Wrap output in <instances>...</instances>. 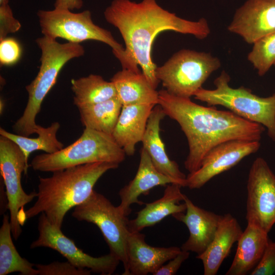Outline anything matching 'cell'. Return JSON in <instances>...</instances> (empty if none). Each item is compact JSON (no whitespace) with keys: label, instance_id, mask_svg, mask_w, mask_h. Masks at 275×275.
Masks as SVG:
<instances>
[{"label":"cell","instance_id":"32","mask_svg":"<svg viewBox=\"0 0 275 275\" xmlns=\"http://www.w3.org/2000/svg\"><path fill=\"white\" fill-rule=\"evenodd\" d=\"M275 272V241L269 239L263 254L251 275H271Z\"/></svg>","mask_w":275,"mask_h":275},{"label":"cell","instance_id":"5","mask_svg":"<svg viewBox=\"0 0 275 275\" xmlns=\"http://www.w3.org/2000/svg\"><path fill=\"white\" fill-rule=\"evenodd\" d=\"M37 15L44 36L55 40L60 38L78 43L86 40L103 42L112 48L122 69L135 70L138 68L137 64L112 33L94 23L89 10L73 13L67 9L54 8L51 10H40Z\"/></svg>","mask_w":275,"mask_h":275},{"label":"cell","instance_id":"4","mask_svg":"<svg viewBox=\"0 0 275 275\" xmlns=\"http://www.w3.org/2000/svg\"><path fill=\"white\" fill-rule=\"evenodd\" d=\"M36 42L41 51V65L35 79L25 87L28 101L22 115L13 125L15 133L27 137L36 133V116L62 68L69 61L83 56L85 52L83 46L78 43H60L44 36Z\"/></svg>","mask_w":275,"mask_h":275},{"label":"cell","instance_id":"12","mask_svg":"<svg viewBox=\"0 0 275 275\" xmlns=\"http://www.w3.org/2000/svg\"><path fill=\"white\" fill-rule=\"evenodd\" d=\"M38 238L32 242L30 248H48L57 251L68 262L79 268L88 269L102 275L113 274L120 260L113 254L94 257L84 252L72 240L65 236L59 228L52 225L42 213L39 217Z\"/></svg>","mask_w":275,"mask_h":275},{"label":"cell","instance_id":"10","mask_svg":"<svg viewBox=\"0 0 275 275\" xmlns=\"http://www.w3.org/2000/svg\"><path fill=\"white\" fill-rule=\"evenodd\" d=\"M29 164L18 146L4 136H0V172L6 188L7 209L10 213L12 234L17 240L26 218L24 206L37 197V192L26 194L21 183L22 173H27Z\"/></svg>","mask_w":275,"mask_h":275},{"label":"cell","instance_id":"14","mask_svg":"<svg viewBox=\"0 0 275 275\" xmlns=\"http://www.w3.org/2000/svg\"><path fill=\"white\" fill-rule=\"evenodd\" d=\"M228 30L248 44L275 32V0H248L239 8Z\"/></svg>","mask_w":275,"mask_h":275},{"label":"cell","instance_id":"13","mask_svg":"<svg viewBox=\"0 0 275 275\" xmlns=\"http://www.w3.org/2000/svg\"><path fill=\"white\" fill-rule=\"evenodd\" d=\"M260 141L233 140L211 149L203 158L200 167L186 176V187L198 189L214 177L226 172L242 159L258 151Z\"/></svg>","mask_w":275,"mask_h":275},{"label":"cell","instance_id":"28","mask_svg":"<svg viewBox=\"0 0 275 275\" xmlns=\"http://www.w3.org/2000/svg\"><path fill=\"white\" fill-rule=\"evenodd\" d=\"M253 44L248 60L262 76L275 63V32L260 38Z\"/></svg>","mask_w":275,"mask_h":275},{"label":"cell","instance_id":"29","mask_svg":"<svg viewBox=\"0 0 275 275\" xmlns=\"http://www.w3.org/2000/svg\"><path fill=\"white\" fill-rule=\"evenodd\" d=\"M39 275H90L91 271L79 268L67 262L54 261L48 264H35Z\"/></svg>","mask_w":275,"mask_h":275},{"label":"cell","instance_id":"6","mask_svg":"<svg viewBox=\"0 0 275 275\" xmlns=\"http://www.w3.org/2000/svg\"><path fill=\"white\" fill-rule=\"evenodd\" d=\"M125 155L112 134L85 128L81 136L72 144L57 152L36 156L31 166L35 171L54 172L98 162L119 164Z\"/></svg>","mask_w":275,"mask_h":275},{"label":"cell","instance_id":"27","mask_svg":"<svg viewBox=\"0 0 275 275\" xmlns=\"http://www.w3.org/2000/svg\"><path fill=\"white\" fill-rule=\"evenodd\" d=\"M60 128V124L58 122L52 123L47 127L38 125L36 131L38 136L35 138L12 133L3 128H0V135L12 140L18 146L28 163L29 157L34 151L41 150L46 153H53L64 148V144L57 137Z\"/></svg>","mask_w":275,"mask_h":275},{"label":"cell","instance_id":"25","mask_svg":"<svg viewBox=\"0 0 275 275\" xmlns=\"http://www.w3.org/2000/svg\"><path fill=\"white\" fill-rule=\"evenodd\" d=\"M10 216L4 215L0 228V275L19 272L21 275H38L35 264L22 258L12 238Z\"/></svg>","mask_w":275,"mask_h":275},{"label":"cell","instance_id":"2","mask_svg":"<svg viewBox=\"0 0 275 275\" xmlns=\"http://www.w3.org/2000/svg\"><path fill=\"white\" fill-rule=\"evenodd\" d=\"M158 94V104L166 116L179 124L186 137L189 152L184 167L189 173L200 167L205 155L217 145L233 140L260 141L265 129L230 111L201 105L165 89Z\"/></svg>","mask_w":275,"mask_h":275},{"label":"cell","instance_id":"33","mask_svg":"<svg viewBox=\"0 0 275 275\" xmlns=\"http://www.w3.org/2000/svg\"><path fill=\"white\" fill-rule=\"evenodd\" d=\"M189 256V252L181 250L176 257L170 260L167 264L162 265L153 275L175 274Z\"/></svg>","mask_w":275,"mask_h":275},{"label":"cell","instance_id":"3","mask_svg":"<svg viewBox=\"0 0 275 275\" xmlns=\"http://www.w3.org/2000/svg\"><path fill=\"white\" fill-rule=\"evenodd\" d=\"M119 164L98 162L55 171L51 176L39 177L37 200L25 211L26 219L44 213L48 221L61 229L66 213L85 201L98 179Z\"/></svg>","mask_w":275,"mask_h":275},{"label":"cell","instance_id":"17","mask_svg":"<svg viewBox=\"0 0 275 275\" xmlns=\"http://www.w3.org/2000/svg\"><path fill=\"white\" fill-rule=\"evenodd\" d=\"M140 232H129L127 237L128 269L127 275L153 274L167 261L181 251L177 246L154 247L145 241Z\"/></svg>","mask_w":275,"mask_h":275},{"label":"cell","instance_id":"23","mask_svg":"<svg viewBox=\"0 0 275 275\" xmlns=\"http://www.w3.org/2000/svg\"><path fill=\"white\" fill-rule=\"evenodd\" d=\"M123 105H157L159 94L141 71L122 69L111 79Z\"/></svg>","mask_w":275,"mask_h":275},{"label":"cell","instance_id":"7","mask_svg":"<svg viewBox=\"0 0 275 275\" xmlns=\"http://www.w3.org/2000/svg\"><path fill=\"white\" fill-rule=\"evenodd\" d=\"M230 77L225 70L214 80V89L201 88L195 98L208 106L221 105L236 115L265 126L267 135L275 142V93L262 97L253 94L249 88L230 86Z\"/></svg>","mask_w":275,"mask_h":275},{"label":"cell","instance_id":"34","mask_svg":"<svg viewBox=\"0 0 275 275\" xmlns=\"http://www.w3.org/2000/svg\"><path fill=\"white\" fill-rule=\"evenodd\" d=\"M83 5L82 0H56L54 8L73 10L80 9Z\"/></svg>","mask_w":275,"mask_h":275},{"label":"cell","instance_id":"19","mask_svg":"<svg viewBox=\"0 0 275 275\" xmlns=\"http://www.w3.org/2000/svg\"><path fill=\"white\" fill-rule=\"evenodd\" d=\"M155 106L153 104L123 105L112 136L126 155H133L136 144L142 142L149 117Z\"/></svg>","mask_w":275,"mask_h":275},{"label":"cell","instance_id":"21","mask_svg":"<svg viewBox=\"0 0 275 275\" xmlns=\"http://www.w3.org/2000/svg\"><path fill=\"white\" fill-rule=\"evenodd\" d=\"M182 187L176 183L167 185L161 198L146 204L145 207L136 213L135 218L128 220L129 231L140 232L146 227L155 225L170 215L185 212V203H180L183 201L185 196L181 191Z\"/></svg>","mask_w":275,"mask_h":275},{"label":"cell","instance_id":"16","mask_svg":"<svg viewBox=\"0 0 275 275\" xmlns=\"http://www.w3.org/2000/svg\"><path fill=\"white\" fill-rule=\"evenodd\" d=\"M176 183L184 187L182 182L158 171L154 166L147 151L142 148L140 152L139 168L134 178L119 191L121 202L118 208L127 216L131 212L130 206L134 203L142 205L139 200L141 195H146L153 187Z\"/></svg>","mask_w":275,"mask_h":275},{"label":"cell","instance_id":"15","mask_svg":"<svg viewBox=\"0 0 275 275\" xmlns=\"http://www.w3.org/2000/svg\"><path fill=\"white\" fill-rule=\"evenodd\" d=\"M185 213L173 216L187 227L189 236L182 245L181 250L201 254L213 240L223 215L206 210L196 205L185 195Z\"/></svg>","mask_w":275,"mask_h":275},{"label":"cell","instance_id":"11","mask_svg":"<svg viewBox=\"0 0 275 275\" xmlns=\"http://www.w3.org/2000/svg\"><path fill=\"white\" fill-rule=\"evenodd\" d=\"M246 219L268 234L275 224V175L266 161H253L247 182Z\"/></svg>","mask_w":275,"mask_h":275},{"label":"cell","instance_id":"31","mask_svg":"<svg viewBox=\"0 0 275 275\" xmlns=\"http://www.w3.org/2000/svg\"><path fill=\"white\" fill-rule=\"evenodd\" d=\"M21 27L20 22L14 17L9 4L0 5V41L9 34L17 32Z\"/></svg>","mask_w":275,"mask_h":275},{"label":"cell","instance_id":"36","mask_svg":"<svg viewBox=\"0 0 275 275\" xmlns=\"http://www.w3.org/2000/svg\"><path fill=\"white\" fill-rule=\"evenodd\" d=\"M4 101L2 99L1 100V113L3 112L4 109Z\"/></svg>","mask_w":275,"mask_h":275},{"label":"cell","instance_id":"30","mask_svg":"<svg viewBox=\"0 0 275 275\" xmlns=\"http://www.w3.org/2000/svg\"><path fill=\"white\" fill-rule=\"evenodd\" d=\"M21 55L18 42L13 38H6L0 41V63L2 66H11L16 63Z\"/></svg>","mask_w":275,"mask_h":275},{"label":"cell","instance_id":"26","mask_svg":"<svg viewBox=\"0 0 275 275\" xmlns=\"http://www.w3.org/2000/svg\"><path fill=\"white\" fill-rule=\"evenodd\" d=\"M73 102L77 107L95 104L117 96L114 84L99 75L90 74L71 80Z\"/></svg>","mask_w":275,"mask_h":275},{"label":"cell","instance_id":"24","mask_svg":"<svg viewBox=\"0 0 275 275\" xmlns=\"http://www.w3.org/2000/svg\"><path fill=\"white\" fill-rule=\"evenodd\" d=\"M123 105L117 96L101 102L77 107L85 128L112 134Z\"/></svg>","mask_w":275,"mask_h":275},{"label":"cell","instance_id":"22","mask_svg":"<svg viewBox=\"0 0 275 275\" xmlns=\"http://www.w3.org/2000/svg\"><path fill=\"white\" fill-rule=\"evenodd\" d=\"M269 238L268 233L258 227L248 224L237 241L233 260L226 275H245L260 261Z\"/></svg>","mask_w":275,"mask_h":275},{"label":"cell","instance_id":"20","mask_svg":"<svg viewBox=\"0 0 275 275\" xmlns=\"http://www.w3.org/2000/svg\"><path fill=\"white\" fill-rule=\"evenodd\" d=\"M242 232L239 223L233 215L230 213L223 215L213 240L205 251L196 257L203 263L204 275L217 274Z\"/></svg>","mask_w":275,"mask_h":275},{"label":"cell","instance_id":"1","mask_svg":"<svg viewBox=\"0 0 275 275\" xmlns=\"http://www.w3.org/2000/svg\"><path fill=\"white\" fill-rule=\"evenodd\" d=\"M106 21L118 29L125 44L128 56L141 67L151 85L156 89L160 81L156 75V65L151 58L155 37L171 31L206 38L210 30L206 19L196 21L180 18L163 9L156 0H113L104 12Z\"/></svg>","mask_w":275,"mask_h":275},{"label":"cell","instance_id":"18","mask_svg":"<svg viewBox=\"0 0 275 275\" xmlns=\"http://www.w3.org/2000/svg\"><path fill=\"white\" fill-rule=\"evenodd\" d=\"M166 116L162 107L157 104L149 117L142 142L157 170L163 174L179 180L186 187V176L178 164L168 157L164 144L160 136V123Z\"/></svg>","mask_w":275,"mask_h":275},{"label":"cell","instance_id":"35","mask_svg":"<svg viewBox=\"0 0 275 275\" xmlns=\"http://www.w3.org/2000/svg\"><path fill=\"white\" fill-rule=\"evenodd\" d=\"M9 0H0V5L8 4Z\"/></svg>","mask_w":275,"mask_h":275},{"label":"cell","instance_id":"9","mask_svg":"<svg viewBox=\"0 0 275 275\" xmlns=\"http://www.w3.org/2000/svg\"><path fill=\"white\" fill-rule=\"evenodd\" d=\"M72 216L79 221L97 226L108 244L110 253L123 263L127 275L128 219L105 196L94 190L83 203L74 207Z\"/></svg>","mask_w":275,"mask_h":275},{"label":"cell","instance_id":"37","mask_svg":"<svg viewBox=\"0 0 275 275\" xmlns=\"http://www.w3.org/2000/svg\"><path fill=\"white\" fill-rule=\"evenodd\" d=\"M274 65L275 66V63H274Z\"/></svg>","mask_w":275,"mask_h":275},{"label":"cell","instance_id":"8","mask_svg":"<svg viewBox=\"0 0 275 275\" xmlns=\"http://www.w3.org/2000/svg\"><path fill=\"white\" fill-rule=\"evenodd\" d=\"M221 66L220 60L210 53L182 49L157 67L156 75L169 93L190 98Z\"/></svg>","mask_w":275,"mask_h":275}]
</instances>
